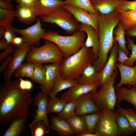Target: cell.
<instances>
[{"mask_svg":"<svg viewBox=\"0 0 136 136\" xmlns=\"http://www.w3.org/2000/svg\"><path fill=\"white\" fill-rule=\"evenodd\" d=\"M98 72L92 64L88 65L76 80L77 83L90 84L97 83Z\"/></svg>","mask_w":136,"mask_h":136,"instance_id":"83f0119b","label":"cell"},{"mask_svg":"<svg viewBox=\"0 0 136 136\" xmlns=\"http://www.w3.org/2000/svg\"><path fill=\"white\" fill-rule=\"evenodd\" d=\"M25 42V40L23 37L16 36L13 39L12 44L16 48L21 46Z\"/></svg>","mask_w":136,"mask_h":136,"instance_id":"bcb514c9","label":"cell"},{"mask_svg":"<svg viewBox=\"0 0 136 136\" xmlns=\"http://www.w3.org/2000/svg\"><path fill=\"white\" fill-rule=\"evenodd\" d=\"M63 4L61 0H36L34 8L37 16H47Z\"/></svg>","mask_w":136,"mask_h":136,"instance_id":"d6986e66","label":"cell"},{"mask_svg":"<svg viewBox=\"0 0 136 136\" xmlns=\"http://www.w3.org/2000/svg\"><path fill=\"white\" fill-rule=\"evenodd\" d=\"M17 32L14 29L12 26L6 28V30L3 38L5 39L9 44H12L13 39L16 36Z\"/></svg>","mask_w":136,"mask_h":136,"instance_id":"b9f144b4","label":"cell"},{"mask_svg":"<svg viewBox=\"0 0 136 136\" xmlns=\"http://www.w3.org/2000/svg\"><path fill=\"white\" fill-rule=\"evenodd\" d=\"M115 64L120 72V79L116 85L115 88L117 89L127 84L129 86H136V62L134 66H127L117 62Z\"/></svg>","mask_w":136,"mask_h":136,"instance_id":"2e32d148","label":"cell"},{"mask_svg":"<svg viewBox=\"0 0 136 136\" xmlns=\"http://www.w3.org/2000/svg\"><path fill=\"white\" fill-rule=\"evenodd\" d=\"M71 126L77 136L85 130L83 120L80 116H74L66 120Z\"/></svg>","mask_w":136,"mask_h":136,"instance_id":"e575fe53","label":"cell"},{"mask_svg":"<svg viewBox=\"0 0 136 136\" xmlns=\"http://www.w3.org/2000/svg\"><path fill=\"white\" fill-rule=\"evenodd\" d=\"M19 80V86L22 90L28 91L32 88L33 85L30 81L24 80L22 78H20Z\"/></svg>","mask_w":136,"mask_h":136,"instance_id":"7bdbcfd3","label":"cell"},{"mask_svg":"<svg viewBox=\"0 0 136 136\" xmlns=\"http://www.w3.org/2000/svg\"><path fill=\"white\" fill-rule=\"evenodd\" d=\"M14 47L13 46H10L4 52L0 53V63H2L3 61L6 59L9 56L10 53L14 52Z\"/></svg>","mask_w":136,"mask_h":136,"instance_id":"f6af8a7d","label":"cell"},{"mask_svg":"<svg viewBox=\"0 0 136 136\" xmlns=\"http://www.w3.org/2000/svg\"><path fill=\"white\" fill-rule=\"evenodd\" d=\"M114 113L117 130L119 135L127 136L132 134L136 131L125 116L116 111H114Z\"/></svg>","mask_w":136,"mask_h":136,"instance_id":"484cf974","label":"cell"},{"mask_svg":"<svg viewBox=\"0 0 136 136\" xmlns=\"http://www.w3.org/2000/svg\"><path fill=\"white\" fill-rule=\"evenodd\" d=\"M62 6L69 11L79 22L93 27L98 33L97 17L98 15L89 13L82 9L63 4Z\"/></svg>","mask_w":136,"mask_h":136,"instance_id":"4fadbf2b","label":"cell"},{"mask_svg":"<svg viewBox=\"0 0 136 136\" xmlns=\"http://www.w3.org/2000/svg\"><path fill=\"white\" fill-rule=\"evenodd\" d=\"M97 83L88 84L77 83L62 94L61 98L66 103L78 100L84 95L97 90Z\"/></svg>","mask_w":136,"mask_h":136,"instance_id":"8fae6325","label":"cell"},{"mask_svg":"<svg viewBox=\"0 0 136 136\" xmlns=\"http://www.w3.org/2000/svg\"><path fill=\"white\" fill-rule=\"evenodd\" d=\"M116 89V104L119 105L125 100L131 104L136 111V86H133L129 89L122 86Z\"/></svg>","mask_w":136,"mask_h":136,"instance_id":"7402d4cb","label":"cell"},{"mask_svg":"<svg viewBox=\"0 0 136 136\" xmlns=\"http://www.w3.org/2000/svg\"><path fill=\"white\" fill-rule=\"evenodd\" d=\"M29 127L32 136H43L49 132L50 129L42 120L37 121Z\"/></svg>","mask_w":136,"mask_h":136,"instance_id":"8d00e7d4","label":"cell"},{"mask_svg":"<svg viewBox=\"0 0 136 136\" xmlns=\"http://www.w3.org/2000/svg\"><path fill=\"white\" fill-rule=\"evenodd\" d=\"M95 60L91 48L84 45L76 53L64 59L60 65V75L64 79L76 80L85 68Z\"/></svg>","mask_w":136,"mask_h":136,"instance_id":"3957f363","label":"cell"},{"mask_svg":"<svg viewBox=\"0 0 136 136\" xmlns=\"http://www.w3.org/2000/svg\"><path fill=\"white\" fill-rule=\"evenodd\" d=\"M15 17L22 23L31 24L37 19V15L33 7L19 5L15 11Z\"/></svg>","mask_w":136,"mask_h":136,"instance_id":"ffe728a7","label":"cell"},{"mask_svg":"<svg viewBox=\"0 0 136 136\" xmlns=\"http://www.w3.org/2000/svg\"><path fill=\"white\" fill-rule=\"evenodd\" d=\"M19 5L34 7L36 0H13Z\"/></svg>","mask_w":136,"mask_h":136,"instance_id":"7dc6e473","label":"cell"},{"mask_svg":"<svg viewBox=\"0 0 136 136\" xmlns=\"http://www.w3.org/2000/svg\"><path fill=\"white\" fill-rule=\"evenodd\" d=\"M59 63H52L45 65L46 76L44 83L40 85V88L42 91L49 95L52 90L56 79L60 74Z\"/></svg>","mask_w":136,"mask_h":136,"instance_id":"9a60e30c","label":"cell"},{"mask_svg":"<svg viewBox=\"0 0 136 136\" xmlns=\"http://www.w3.org/2000/svg\"><path fill=\"white\" fill-rule=\"evenodd\" d=\"M10 45L5 39H3L0 40V50L6 49Z\"/></svg>","mask_w":136,"mask_h":136,"instance_id":"816d5d0a","label":"cell"},{"mask_svg":"<svg viewBox=\"0 0 136 136\" xmlns=\"http://www.w3.org/2000/svg\"><path fill=\"white\" fill-rule=\"evenodd\" d=\"M49 128L52 130H56L63 136L74 135L75 133L69 123L66 121L53 116L50 119Z\"/></svg>","mask_w":136,"mask_h":136,"instance_id":"44dd1931","label":"cell"},{"mask_svg":"<svg viewBox=\"0 0 136 136\" xmlns=\"http://www.w3.org/2000/svg\"><path fill=\"white\" fill-rule=\"evenodd\" d=\"M115 9L136 11V1H128L126 0H119L118 6L115 10Z\"/></svg>","mask_w":136,"mask_h":136,"instance_id":"60d3db41","label":"cell"},{"mask_svg":"<svg viewBox=\"0 0 136 136\" xmlns=\"http://www.w3.org/2000/svg\"><path fill=\"white\" fill-rule=\"evenodd\" d=\"M114 34L115 35L114 37V42H117L119 46L128 56L129 52L126 45L127 42L125 37V31L120 22L114 32Z\"/></svg>","mask_w":136,"mask_h":136,"instance_id":"4dcf8cb0","label":"cell"},{"mask_svg":"<svg viewBox=\"0 0 136 136\" xmlns=\"http://www.w3.org/2000/svg\"><path fill=\"white\" fill-rule=\"evenodd\" d=\"M34 71V63L28 62L22 63L15 71V76L20 78H29L31 79Z\"/></svg>","mask_w":136,"mask_h":136,"instance_id":"f546056e","label":"cell"},{"mask_svg":"<svg viewBox=\"0 0 136 136\" xmlns=\"http://www.w3.org/2000/svg\"><path fill=\"white\" fill-rule=\"evenodd\" d=\"M117 67L109 80L98 91L90 92L92 97L100 111L108 109L114 111L117 98L114 85L117 74Z\"/></svg>","mask_w":136,"mask_h":136,"instance_id":"52a82bcc","label":"cell"},{"mask_svg":"<svg viewBox=\"0 0 136 136\" xmlns=\"http://www.w3.org/2000/svg\"><path fill=\"white\" fill-rule=\"evenodd\" d=\"M118 54L116 61L122 64H124L125 61L129 58V57L128 56V55L119 46L118 49Z\"/></svg>","mask_w":136,"mask_h":136,"instance_id":"ee69618b","label":"cell"},{"mask_svg":"<svg viewBox=\"0 0 136 136\" xmlns=\"http://www.w3.org/2000/svg\"><path fill=\"white\" fill-rule=\"evenodd\" d=\"M100 115L94 133L97 136H119L114 111L104 109L100 111Z\"/></svg>","mask_w":136,"mask_h":136,"instance_id":"ba28073f","label":"cell"},{"mask_svg":"<svg viewBox=\"0 0 136 136\" xmlns=\"http://www.w3.org/2000/svg\"><path fill=\"white\" fill-rule=\"evenodd\" d=\"M125 34L129 37H136V26L125 30Z\"/></svg>","mask_w":136,"mask_h":136,"instance_id":"f907efd6","label":"cell"},{"mask_svg":"<svg viewBox=\"0 0 136 136\" xmlns=\"http://www.w3.org/2000/svg\"><path fill=\"white\" fill-rule=\"evenodd\" d=\"M66 104L61 98L55 97L49 99L47 107V114L53 113L59 114L63 110Z\"/></svg>","mask_w":136,"mask_h":136,"instance_id":"d6a6232c","label":"cell"},{"mask_svg":"<svg viewBox=\"0 0 136 136\" xmlns=\"http://www.w3.org/2000/svg\"><path fill=\"white\" fill-rule=\"evenodd\" d=\"M78 100L66 103L65 106L60 113L58 114L57 117L66 121L75 116L76 106Z\"/></svg>","mask_w":136,"mask_h":136,"instance_id":"d590c367","label":"cell"},{"mask_svg":"<svg viewBox=\"0 0 136 136\" xmlns=\"http://www.w3.org/2000/svg\"><path fill=\"white\" fill-rule=\"evenodd\" d=\"M49 96V95L41 91L39 92L35 97L34 105L37 108L36 110L35 113L32 114L34 119L29 125V127L31 126L38 121L42 120L50 129V121L47 116V107Z\"/></svg>","mask_w":136,"mask_h":136,"instance_id":"5bb4252c","label":"cell"},{"mask_svg":"<svg viewBox=\"0 0 136 136\" xmlns=\"http://www.w3.org/2000/svg\"><path fill=\"white\" fill-rule=\"evenodd\" d=\"M116 111L128 119L131 126L136 131V111L130 109L123 108L119 105Z\"/></svg>","mask_w":136,"mask_h":136,"instance_id":"f35d334b","label":"cell"},{"mask_svg":"<svg viewBox=\"0 0 136 136\" xmlns=\"http://www.w3.org/2000/svg\"><path fill=\"white\" fill-rule=\"evenodd\" d=\"M13 57L10 55H9L8 57L5 59L4 62H3L0 66V73L3 72L5 71L6 69L9 65V63L12 59Z\"/></svg>","mask_w":136,"mask_h":136,"instance_id":"c3c4849f","label":"cell"},{"mask_svg":"<svg viewBox=\"0 0 136 136\" xmlns=\"http://www.w3.org/2000/svg\"><path fill=\"white\" fill-rule=\"evenodd\" d=\"M100 115V113L99 111L92 114L80 116L83 118L84 123L85 131L94 133Z\"/></svg>","mask_w":136,"mask_h":136,"instance_id":"f1b7e54d","label":"cell"},{"mask_svg":"<svg viewBox=\"0 0 136 136\" xmlns=\"http://www.w3.org/2000/svg\"><path fill=\"white\" fill-rule=\"evenodd\" d=\"M93 8L102 14L113 11L118 6L119 0H90Z\"/></svg>","mask_w":136,"mask_h":136,"instance_id":"603a6c76","label":"cell"},{"mask_svg":"<svg viewBox=\"0 0 136 136\" xmlns=\"http://www.w3.org/2000/svg\"><path fill=\"white\" fill-rule=\"evenodd\" d=\"M63 4L80 8L91 14L97 15L99 14L93 8L90 0H66L63 1Z\"/></svg>","mask_w":136,"mask_h":136,"instance_id":"1f68e13d","label":"cell"},{"mask_svg":"<svg viewBox=\"0 0 136 136\" xmlns=\"http://www.w3.org/2000/svg\"><path fill=\"white\" fill-rule=\"evenodd\" d=\"M99 111L90 92L83 95L78 100L75 116L91 114Z\"/></svg>","mask_w":136,"mask_h":136,"instance_id":"e0dca14e","label":"cell"},{"mask_svg":"<svg viewBox=\"0 0 136 136\" xmlns=\"http://www.w3.org/2000/svg\"><path fill=\"white\" fill-rule=\"evenodd\" d=\"M97 20L99 48L97 61L100 63L105 64L108 60V53L114 43V29L120 21L118 13L115 11L107 14L99 13Z\"/></svg>","mask_w":136,"mask_h":136,"instance_id":"7a4b0ae2","label":"cell"},{"mask_svg":"<svg viewBox=\"0 0 136 136\" xmlns=\"http://www.w3.org/2000/svg\"><path fill=\"white\" fill-rule=\"evenodd\" d=\"M40 47L31 46L25 58L27 62L33 63H61L64 57L58 46L53 43L45 40Z\"/></svg>","mask_w":136,"mask_h":136,"instance_id":"5b68a950","label":"cell"},{"mask_svg":"<svg viewBox=\"0 0 136 136\" xmlns=\"http://www.w3.org/2000/svg\"><path fill=\"white\" fill-rule=\"evenodd\" d=\"M78 136H97V135L95 133H91L85 130Z\"/></svg>","mask_w":136,"mask_h":136,"instance_id":"f5cc1de1","label":"cell"},{"mask_svg":"<svg viewBox=\"0 0 136 136\" xmlns=\"http://www.w3.org/2000/svg\"><path fill=\"white\" fill-rule=\"evenodd\" d=\"M6 28L5 27L0 26V38H3L5 33Z\"/></svg>","mask_w":136,"mask_h":136,"instance_id":"db71d44e","label":"cell"},{"mask_svg":"<svg viewBox=\"0 0 136 136\" xmlns=\"http://www.w3.org/2000/svg\"><path fill=\"white\" fill-rule=\"evenodd\" d=\"M40 17L43 22L56 24L67 33L73 35L80 31L79 22L62 6L49 15Z\"/></svg>","mask_w":136,"mask_h":136,"instance_id":"8992f818","label":"cell"},{"mask_svg":"<svg viewBox=\"0 0 136 136\" xmlns=\"http://www.w3.org/2000/svg\"><path fill=\"white\" fill-rule=\"evenodd\" d=\"M28 115L20 116L12 122L4 135V136H18L24 130Z\"/></svg>","mask_w":136,"mask_h":136,"instance_id":"cb8c5ba5","label":"cell"},{"mask_svg":"<svg viewBox=\"0 0 136 136\" xmlns=\"http://www.w3.org/2000/svg\"><path fill=\"white\" fill-rule=\"evenodd\" d=\"M86 37L85 32L80 30L67 36L61 35L57 32L50 30L47 31L42 38L55 44L65 58L78 52L84 45Z\"/></svg>","mask_w":136,"mask_h":136,"instance_id":"277c9868","label":"cell"},{"mask_svg":"<svg viewBox=\"0 0 136 136\" xmlns=\"http://www.w3.org/2000/svg\"><path fill=\"white\" fill-rule=\"evenodd\" d=\"M80 30L86 33L87 37L84 45L91 48L94 57L96 60L98 57L99 48L98 33L93 27L83 24H81Z\"/></svg>","mask_w":136,"mask_h":136,"instance_id":"ac0fdd59","label":"cell"},{"mask_svg":"<svg viewBox=\"0 0 136 136\" xmlns=\"http://www.w3.org/2000/svg\"><path fill=\"white\" fill-rule=\"evenodd\" d=\"M31 47L28 43L25 42L21 46L14 50L12 59L7 67V70L5 71L4 78L5 82L10 80L15 70L24 61Z\"/></svg>","mask_w":136,"mask_h":136,"instance_id":"7c38bea8","label":"cell"},{"mask_svg":"<svg viewBox=\"0 0 136 136\" xmlns=\"http://www.w3.org/2000/svg\"><path fill=\"white\" fill-rule=\"evenodd\" d=\"M15 17V11L0 8V26L6 28L12 26Z\"/></svg>","mask_w":136,"mask_h":136,"instance_id":"836d02e7","label":"cell"},{"mask_svg":"<svg viewBox=\"0 0 136 136\" xmlns=\"http://www.w3.org/2000/svg\"><path fill=\"white\" fill-rule=\"evenodd\" d=\"M128 48L131 51V53L129 58L126 61L124 65L132 66L134 62L136 61V44L133 40L128 38L127 42Z\"/></svg>","mask_w":136,"mask_h":136,"instance_id":"ab89813d","label":"cell"},{"mask_svg":"<svg viewBox=\"0 0 136 136\" xmlns=\"http://www.w3.org/2000/svg\"><path fill=\"white\" fill-rule=\"evenodd\" d=\"M17 33L22 35L24 38L25 42L31 46L36 47L40 44V40L47 31L42 27V24L39 18H37L35 24L27 28L21 29L14 27Z\"/></svg>","mask_w":136,"mask_h":136,"instance_id":"9c48e42d","label":"cell"},{"mask_svg":"<svg viewBox=\"0 0 136 136\" xmlns=\"http://www.w3.org/2000/svg\"><path fill=\"white\" fill-rule=\"evenodd\" d=\"M118 47L117 42H114L110 52V55L103 69L98 73L97 83L99 87L103 85L109 80L117 68L115 63L118 56Z\"/></svg>","mask_w":136,"mask_h":136,"instance_id":"30bf717a","label":"cell"},{"mask_svg":"<svg viewBox=\"0 0 136 136\" xmlns=\"http://www.w3.org/2000/svg\"><path fill=\"white\" fill-rule=\"evenodd\" d=\"M45 65L39 63H34V71L32 80L34 82L41 85L45 81Z\"/></svg>","mask_w":136,"mask_h":136,"instance_id":"74e56055","label":"cell"},{"mask_svg":"<svg viewBox=\"0 0 136 136\" xmlns=\"http://www.w3.org/2000/svg\"><path fill=\"white\" fill-rule=\"evenodd\" d=\"M19 80L5 82L0 88V123L6 125L18 117L28 115L33 103L32 94L22 90Z\"/></svg>","mask_w":136,"mask_h":136,"instance_id":"6da1fadb","label":"cell"},{"mask_svg":"<svg viewBox=\"0 0 136 136\" xmlns=\"http://www.w3.org/2000/svg\"><path fill=\"white\" fill-rule=\"evenodd\" d=\"M114 11L118 13L120 22L125 30L136 26V11L119 9Z\"/></svg>","mask_w":136,"mask_h":136,"instance_id":"4316f807","label":"cell"},{"mask_svg":"<svg viewBox=\"0 0 136 136\" xmlns=\"http://www.w3.org/2000/svg\"><path fill=\"white\" fill-rule=\"evenodd\" d=\"M0 8L7 10H13V7L10 2L5 0H0Z\"/></svg>","mask_w":136,"mask_h":136,"instance_id":"681fc988","label":"cell"},{"mask_svg":"<svg viewBox=\"0 0 136 136\" xmlns=\"http://www.w3.org/2000/svg\"><path fill=\"white\" fill-rule=\"evenodd\" d=\"M7 1L11 2L13 0H5Z\"/></svg>","mask_w":136,"mask_h":136,"instance_id":"11a10c76","label":"cell"},{"mask_svg":"<svg viewBox=\"0 0 136 136\" xmlns=\"http://www.w3.org/2000/svg\"><path fill=\"white\" fill-rule=\"evenodd\" d=\"M77 83L76 80L64 79L60 74L56 79L53 88L49 95V99L55 97L58 92L69 89Z\"/></svg>","mask_w":136,"mask_h":136,"instance_id":"d4e9b609","label":"cell"}]
</instances>
